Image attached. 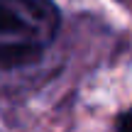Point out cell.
<instances>
[{"label": "cell", "instance_id": "obj_2", "mask_svg": "<svg viewBox=\"0 0 132 132\" xmlns=\"http://www.w3.org/2000/svg\"><path fill=\"white\" fill-rule=\"evenodd\" d=\"M118 132H132V108H130V110H125V113L120 115Z\"/></svg>", "mask_w": 132, "mask_h": 132}, {"label": "cell", "instance_id": "obj_1", "mask_svg": "<svg viewBox=\"0 0 132 132\" xmlns=\"http://www.w3.org/2000/svg\"><path fill=\"white\" fill-rule=\"evenodd\" d=\"M61 15L54 0H0V66H24L54 44Z\"/></svg>", "mask_w": 132, "mask_h": 132}]
</instances>
